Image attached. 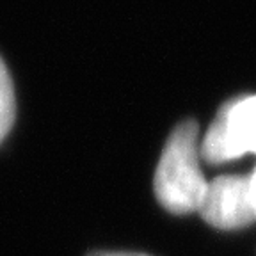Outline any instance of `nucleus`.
<instances>
[{
    "label": "nucleus",
    "mask_w": 256,
    "mask_h": 256,
    "mask_svg": "<svg viewBox=\"0 0 256 256\" xmlns=\"http://www.w3.org/2000/svg\"><path fill=\"white\" fill-rule=\"evenodd\" d=\"M208 164H222L256 155V94L240 96L224 104L200 144Z\"/></svg>",
    "instance_id": "nucleus-2"
},
{
    "label": "nucleus",
    "mask_w": 256,
    "mask_h": 256,
    "mask_svg": "<svg viewBox=\"0 0 256 256\" xmlns=\"http://www.w3.org/2000/svg\"><path fill=\"white\" fill-rule=\"evenodd\" d=\"M198 124L184 121L172 130L155 171V196L172 214L198 212L208 182L200 168Z\"/></svg>",
    "instance_id": "nucleus-1"
},
{
    "label": "nucleus",
    "mask_w": 256,
    "mask_h": 256,
    "mask_svg": "<svg viewBox=\"0 0 256 256\" xmlns=\"http://www.w3.org/2000/svg\"><path fill=\"white\" fill-rule=\"evenodd\" d=\"M14 89H12L11 76H9L4 60L0 59V142L4 140V137L11 130L12 123H14Z\"/></svg>",
    "instance_id": "nucleus-4"
},
{
    "label": "nucleus",
    "mask_w": 256,
    "mask_h": 256,
    "mask_svg": "<svg viewBox=\"0 0 256 256\" xmlns=\"http://www.w3.org/2000/svg\"><path fill=\"white\" fill-rule=\"evenodd\" d=\"M89 256H148L142 254V252H94V254Z\"/></svg>",
    "instance_id": "nucleus-6"
},
{
    "label": "nucleus",
    "mask_w": 256,
    "mask_h": 256,
    "mask_svg": "<svg viewBox=\"0 0 256 256\" xmlns=\"http://www.w3.org/2000/svg\"><path fill=\"white\" fill-rule=\"evenodd\" d=\"M249 178V194H251V204H252V210H254V216H256V168L251 174H248Z\"/></svg>",
    "instance_id": "nucleus-5"
},
{
    "label": "nucleus",
    "mask_w": 256,
    "mask_h": 256,
    "mask_svg": "<svg viewBox=\"0 0 256 256\" xmlns=\"http://www.w3.org/2000/svg\"><path fill=\"white\" fill-rule=\"evenodd\" d=\"M200 216L220 230H235L256 220L249 194V178L240 174L219 176L208 182Z\"/></svg>",
    "instance_id": "nucleus-3"
}]
</instances>
